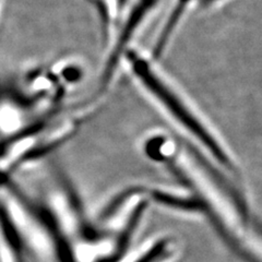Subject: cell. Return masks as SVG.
Wrapping results in <instances>:
<instances>
[{
    "label": "cell",
    "instance_id": "3",
    "mask_svg": "<svg viewBox=\"0 0 262 262\" xmlns=\"http://www.w3.org/2000/svg\"><path fill=\"white\" fill-rule=\"evenodd\" d=\"M204 2H213V0H204Z\"/></svg>",
    "mask_w": 262,
    "mask_h": 262
},
{
    "label": "cell",
    "instance_id": "1",
    "mask_svg": "<svg viewBox=\"0 0 262 262\" xmlns=\"http://www.w3.org/2000/svg\"><path fill=\"white\" fill-rule=\"evenodd\" d=\"M155 0H142L141 4H139L131 13V15L129 16V19L126 23V27L124 29V31L121 32L120 37L117 40V45L115 47V49L113 51L108 62L106 64L103 77H102V86H105L106 84L108 83V81L112 78L113 72L115 71V68L118 63L119 60V56L120 53L124 51V48L127 46L129 39L133 36V34L135 33V31L137 30L139 23H140L143 19V16L145 15V13L150 10V8L153 6Z\"/></svg>",
    "mask_w": 262,
    "mask_h": 262
},
{
    "label": "cell",
    "instance_id": "2",
    "mask_svg": "<svg viewBox=\"0 0 262 262\" xmlns=\"http://www.w3.org/2000/svg\"><path fill=\"white\" fill-rule=\"evenodd\" d=\"M0 262H22L19 250L15 248L11 231L0 214Z\"/></svg>",
    "mask_w": 262,
    "mask_h": 262
}]
</instances>
